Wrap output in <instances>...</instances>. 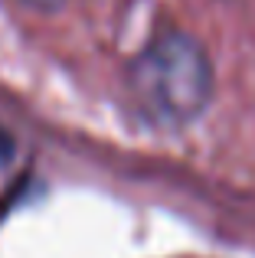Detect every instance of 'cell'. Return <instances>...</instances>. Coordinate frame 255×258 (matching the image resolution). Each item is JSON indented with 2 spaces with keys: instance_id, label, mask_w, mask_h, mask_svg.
<instances>
[{
  "instance_id": "7a4b0ae2",
  "label": "cell",
  "mask_w": 255,
  "mask_h": 258,
  "mask_svg": "<svg viewBox=\"0 0 255 258\" xmlns=\"http://www.w3.org/2000/svg\"><path fill=\"white\" fill-rule=\"evenodd\" d=\"M30 7H43V10H52V7H59L62 0H26Z\"/></svg>"
},
{
  "instance_id": "6da1fadb",
  "label": "cell",
  "mask_w": 255,
  "mask_h": 258,
  "mask_svg": "<svg viewBox=\"0 0 255 258\" xmlns=\"http://www.w3.org/2000/svg\"><path fill=\"white\" fill-rule=\"evenodd\" d=\"M128 92L151 127L177 131L210 108L213 62L190 33L160 30L128 66Z\"/></svg>"
},
{
  "instance_id": "3957f363",
  "label": "cell",
  "mask_w": 255,
  "mask_h": 258,
  "mask_svg": "<svg viewBox=\"0 0 255 258\" xmlns=\"http://www.w3.org/2000/svg\"><path fill=\"white\" fill-rule=\"evenodd\" d=\"M7 154H10V138L0 131V157H7Z\"/></svg>"
}]
</instances>
